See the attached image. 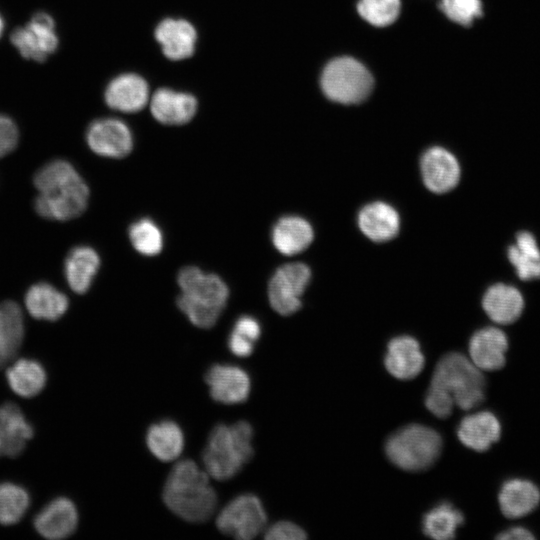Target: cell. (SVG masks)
I'll return each instance as SVG.
<instances>
[{
  "mask_svg": "<svg viewBox=\"0 0 540 540\" xmlns=\"http://www.w3.org/2000/svg\"><path fill=\"white\" fill-rule=\"evenodd\" d=\"M38 195L34 208L48 220L68 221L87 208L89 188L74 166L56 159L43 165L33 179Z\"/></svg>",
  "mask_w": 540,
  "mask_h": 540,
  "instance_id": "obj_1",
  "label": "cell"
},
{
  "mask_svg": "<svg viewBox=\"0 0 540 540\" xmlns=\"http://www.w3.org/2000/svg\"><path fill=\"white\" fill-rule=\"evenodd\" d=\"M163 501L180 518L193 523L205 522L214 513L217 495L209 475L192 460L177 462L163 488Z\"/></svg>",
  "mask_w": 540,
  "mask_h": 540,
  "instance_id": "obj_2",
  "label": "cell"
},
{
  "mask_svg": "<svg viewBox=\"0 0 540 540\" xmlns=\"http://www.w3.org/2000/svg\"><path fill=\"white\" fill-rule=\"evenodd\" d=\"M177 283L178 308L193 325L203 329L213 327L229 298L226 283L218 275L195 266L183 267L178 272Z\"/></svg>",
  "mask_w": 540,
  "mask_h": 540,
  "instance_id": "obj_3",
  "label": "cell"
},
{
  "mask_svg": "<svg viewBox=\"0 0 540 540\" xmlns=\"http://www.w3.org/2000/svg\"><path fill=\"white\" fill-rule=\"evenodd\" d=\"M252 438L253 428L247 421L216 425L202 454L207 474L220 481L233 478L254 454Z\"/></svg>",
  "mask_w": 540,
  "mask_h": 540,
  "instance_id": "obj_4",
  "label": "cell"
},
{
  "mask_svg": "<svg viewBox=\"0 0 540 540\" xmlns=\"http://www.w3.org/2000/svg\"><path fill=\"white\" fill-rule=\"evenodd\" d=\"M429 387L450 398L462 410L479 406L486 395L482 370L458 352L448 353L438 361Z\"/></svg>",
  "mask_w": 540,
  "mask_h": 540,
  "instance_id": "obj_5",
  "label": "cell"
},
{
  "mask_svg": "<svg viewBox=\"0 0 540 540\" xmlns=\"http://www.w3.org/2000/svg\"><path fill=\"white\" fill-rule=\"evenodd\" d=\"M442 439L434 429L420 425H407L386 442L385 451L389 460L406 471H423L438 459Z\"/></svg>",
  "mask_w": 540,
  "mask_h": 540,
  "instance_id": "obj_6",
  "label": "cell"
},
{
  "mask_svg": "<svg viewBox=\"0 0 540 540\" xmlns=\"http://www.w3.org/2000/svg\"><path fill=\"white\" fill-rule=\"evenodd\" d=\"M373 83L367 68L351 57L331 60L321 76L324 94L342 104H356L365 100L372 91Z\"/></svg>",
  "mask_w": 540,
  "mask_h": 540,
  "instance_id": "obj_7",
  "label": "cell"
},
{
  "mask_svg": "<svg viewBox=\"0 0 540 540\" xmlns=\"http://www.w3.org/2000/svg\"><path fill=\"white\" fill-rule=\"evenodd\" d=\"M267 521L258 497L242 494L231 500L218 514L217 528L228 536L250 540L263 531Z\"/></svg>",
  "mask_w": 540,
  "mask_h": 540,
  "instance_id": "obj_8",
  "label": "cell"
},
{
  "mask_svg": "<svg viewBox=\"0 0 540 540\" xmlns=\"http://www.w3.org/2000/svg\"><path fill=\"white\" fill-rule=\"evenodd\" d=\"M310 278V268L301 262L287 263L277 268L268 283V300L272 309L283 316L298 311Z\"/></svg>",
  "mask_w": 540,
  "mask_h": 540,
  "instance_id": "obj_9",
  "label": "cell"
},
{
  "mask_svg": "<svg viewBox=\"0 0 540 540\" xmlns=\"http://www.w3.org/2000/svg\"><path fill=\"white\" fill-rule=\"evenodd\" d=\"M10 39L22 57L37 62L45 61L59 43L55 22L46 12L34 14L28 24L12 32Z\"/></svg>",
  "mask_w": 540,
  "mask_h": 540,
  "instance_id": "obj_10",
  "label": "cell"
},
{
  "mask_svg": "<svg viewBox=\"0 0 540 540\" xmlns=\"http://www.w3.org/2000/svg\"><path fill=\"white\" fill-rule=\"evenodd\" d=\"M86 142L97 155L120 159L133 149V135L125 122L117 118H99L86 131Z\"/></svg>",
  "mask_w": 540,
  "mask_h": 540,
  "instance_id": "obj_11",
  "label": "cell"
},
{
  "mask_svg": "<svg viewBox=\"0 0 540 540\" xmlns=\"http://www.w3.org/2000/svg\"><path fill=\"white\" fill-rule=\"evenodd\" d=\"M213 400L222 404H240L250 393V378L242 368L229 364H215L205 375Z\"/></svg>",
  "mask_w": 540,
  "mask_h": 540,
  "instance_id": "obj_12",
  "label": "cell"
},
{
  "mask_svg": "<svg viewBox=\"0 0 540 540\" xmlns=\"http://www.w3.org/2000/svg\"><path fill=\"white\" fill-rule=\"evenodd\" d=\"M423 182L434 193H446L456 187L461 169L456 157L442 147L425 151L420 161Z\"/></svg>",
  "mask_w": 540,
  "mask_h": 540,
  "instance_id": "obj_13",
  "label": "cell"
},
{
  "mask_svg": "<svg viewBox=\"0 0 540 540\" xmlns=\"http://www.w3.org/2000/svg\"><path fill=\"white\" fill-rule=\"evenodd\" d=\"M508 348V337L502 329L483 327L469 340V358L482 371H496L504 367Z\"/></svg>",
  "mask_w": 540,
  "mask_h": 540,
  "instance_id": "obj_14",
  "label": "cell"
},
{
  "mask_svg": "<svg viewBox=\"0 0 540 540\" xmlns=\"http://www.w3.org/2000/svg\"><path fill=\"white\" fill-rule=\"evenodd\" d=\"M104 98L111 109L123 113H136L150 101L149 85L136 73H123L108 83Z\"/></svg>",
  "mask_w": 540,
  "mask_h": 540,
  "instance_id": "obj_15",
  "label": "cell"
},
{
  "mask_svg": "<svg viewBox=\"0 0 540 540\" xmlns=\"http://www.w3.org/2000/svg\"><path fill=\"white\" fill-rule=\"evenodd\" d=\"M154 37L167 59L180 61L194 54L198 35L191 22L165 18L157 24Z\"/></svg>",
  "mask_w": 540,
  "mask_h": 540,
  "instance_id": "obj_16",
  "label": "cell"
},
{
  "mask_svg": "<svg viewBox=\"0 0 540 540\" xmlns=\"http://www.w3.org/2000/svg\"><path fill=\"white\" fill-rule=\"evenodd\" d=\"M198 109L196 97L170 88L157 89L150 98V112L164 125H183L192 120Z\"/></svg>",
  "mask_w": 540,
  "mask_h": 540,
  "instance_id": "obj_17",
  "label": "cell"
},
{
  "mask_svg": "<svg viewBox=\"0 0 540 540\" xmlns=\"http://www.w3.org/2000/svg\"><path fill=\"white\" fill-rule=\"evenodd\" d=\"M33 524L35 530L46 539L67 538L75 532L78 525L76 506L68 498H56L35 516Z\"/></svg>",
  "mask_w": 540,
  "mask_h": 540,
  "instance_id": "obj_18",
  "label": "cell"
},
{
  "mask_svg": "<svg viewBox=\"0 0 540 540\" xmlns=\"http://www.w3.org/2000/svg\"><path fill=\"white\" fill-rule=\"evenodd\" d=\"M482 308L494 323L509 325L521 317L525 299L516 286L499 282L489 286L483 294Z\"/></svg>",
  "mask_w": 540,
  "mask_h": 540,
  "instance_id": "obj_19",
  "label": "cell"
},
{
  "mask_svg": "<svg viewBox=\"0 0 540 540\" xmlns=\"http://www.w3.org/2000/svg\"><path fill=\"white\" fill-rule=\"evenodd\" d=\"M501 513L508 519H519L532 513L540 504V489L524 478H510L498 492Z\"/></svg>",
  "mask_w": 540,
  "mask_h": 540,
  "instance_id": "obj_20",
  "label": "cell"
},
{
  "mask_svg": "<svg viewBox=\"0 0 540 540\" xmlns=\"http://www.w3.org/2000/svg\"><path fill=\"white\" fill-rule=\"evenodd\" d=\"M502 427L491 411H479L465 416L459 423L457 436L460 442L477 452H485L501 437Z\"/></svg>",
  "mask_w": 540,
  "mask_h": 540,
  "instance_id": "obj_21",
  "label": "cell"
},
{
  "mask_svg": "<svg viewBox=\"0 0 540 540\" xmlns=\"http://www.w3.org/2000/svg\"><path fill=\"white\" fill-rule=\"evenodd\" d=\"M424 355L418 341L408 335L390 340L385 355V367L397 379L410 380L424 367Z\"/></svg>",
  "mask_w": 540,
  "mask_h": 540,
  "instance_id": "obj_22",
  "label": "cell"
},
{
  "mask_svg": "<svg viewBox=\"0 0 540 540\" xmlns=\"http://www.w3.org/2000/svg\"><path fill=\"white\" fill-rule=\"evenodd\" d=\"M32 437L33 428L21 409L10 402L0 405V457L20 455Z\"/></svg>",
  "mask_w": 540,
  "mask_h": 540,
  "instance_id": "obj_23",
  "label": "cell"
},
{
  "mask_svg": "<svg viewBox=\"0 0 540 540\" xmlns=\"http://www.w3.org/2000/svg\"><path fill=\"white\" fill-rule=\"evenodd\" d=\"M357 220L362 233L374 242L391 240L400 228L398 212L388 203L381 201L365 205Z\"/></svg>",
  "mask_w": 540,
  "mask_h": 540,
  "instance_id": "obj_24",
  "label": "cell"
},
{
  "mask_svg": "<svg viewBox=\"0 0 540 540\" xmlns=\"http://www.w3.org/2000/svg\"><path fill=\"white\" fill-rule=\"evenodd\" d=\"M506 255L520 280L540 279V246L532 232L528 230L517 232L514 241L507 247Z\"/></svg>",
  "mask_w": 540,
  "mask_h": 540,
  "instance_id": "obj_25",
  "label": "cell"
},
{
  "mask_svg": "<svg viewBox=\"0 0 540 540\" xmlns=\"http://www.w3.org/2000/svg\"><path fill=\"white\" fill-rule=\"evenodd\" d=\"M25 335L21 307L12 300L0 304V369L10 363L20 350Z\"/></svg>",
  "mask_w": 540,
  "mask_h": 540,
  "instance_id": "obj_26",
  "label": "cell"
},
{
  "mask_svg": "<svg viewBox=\"0 0 540 540\" xmlns=\"http://www.w3.org/2000/svg\"><path fill=\"white\" fill-rule=\"evenodd\" d=\"M314 237L311 224L302 217L287 215L273 226L272 243L283 255L292 256L304 251Z\"/></svg>",
  "mask_w": 540,
  "mask_h": 540,
  "instance_id": "obj_27",
  "label": "cell"
},
{
  "mask_svg": "<svg viewBox=\"0 0 540 540\" xmlns=\"http://www.w3.org/2000/svg\"><path fill=\"white\" fill-rule=\"evenodd\" d=\"M100 268V257L93 248L76 246L68 253L64 262V274L71 290L86 293Z\"/></svg>",
  "mask_w": 540,
  "mask_h": 540,
  "instance_id": "obj_28",
  "label": "cell"
},
{
  "mask_svg": "<svg viewBox=\"0 0 540 540\" xmlns=\"http://www.w3.org/2000/svg\"><path fill=\"white\" fill-rule=\"evenodd\" d=\"M25 306L35 319L56 321L67 311L69 301L67 296L53 285L40 282L27 290Z\"/></svg>",
  "mask_w": 540,
  "mask_h": 540,
  "instance_id": "obj_29",
  "label": "cell"
},
{
  "mask_svg": "<svg viewBox=\"0 0 540 540\" xmlns=\"http://www.w3.org/2000/svg\"><path fill=\"white\" fill-rule=\"evenodd\" d=\"M146 443L157 459L168 462L180 456L184 448V435L177 423L163 420L149 427Z\"/></svg>",
  "mask_w": 540,
  "mask_h": 540,
  "instance_id": "obj_30",
  "label": "cell"
},
{
  "mask_svg": "<svg viewBox=\"0 0 540 540\" xmlns=\"http://www.w3.org/2000/svg\"><path fill=\"white\" fill-rule=\"evenodd\" d=\"M6 379L15 394L32 398L44 389L47 375L39 362L21 358L7 368Z\"/></svg>",
  "mask_w": 540,
  "mask_h": 540,
  "instance_id": "obj_31",
  "label": "cell"
},
{
  "mask_svg": "<svg viewBox=\"0 0 540 540\" xmlns=\"http://www.w3.org/2000/svg\"><path fill=\"white\" fill-rule=\"evenodd\" d=\"M464 522L460 510L448 502H443L432 508L423 517V533L436 540L453 539L456 530Z\"/></svg>",
  "mask_w": 540,
  "mask_h": 540,
  "instance_id": "obj_32",
  "label": "cell"
},
{
  "mask_svg": "<svg viewBox=\"0 0 540 540\" xmlns=\"http://www.w3.org/2000/svg\"><path fill=\"white\" fill-rule=\"evenodd\" d=\"M129 240L134 249L144 256H155L162 251L163 234L160 227L150 218L133 222L128 229Z\"/></svg>",
  "mask_w": 540,
  "mask_h": 540,
  "instance_id": "obj_33",
  "label": "cell"
},
{
  "mask_svg": "<svg viewBox=\"0 0 540 540\" xmlns=\"http://www.w3.org/2000/svg\"><path fill=\"white\" fill-rule=\"evenodd\" d=\"M30 504L28 492L21 486L4 482L0 484V524L18 523Z\"/></svg>",
  "mask_w": 540,
  "mask_h": 540,
  "instance_id": "obj_34",
  "label": "cell"
},
{
  "mask_svg": "<svg viewBox=\"0 0 540 540\" xmlns=\"http://www.w3.org/2000/svg\"><path fill=\"white\" fill-rule=\"evenodd\" d=\"M260 334L261 327L258 320L250 315H242L236 320L229 335L228 348L235 356H250Z\"/></svg>",
  "mask_w": 540,
  "mask_h": 540,
  "instance_id": "obj_35",
  "label": "cell"
},
{
  "mask_svg": "<svg viewBox=\"0 0 540 540\" xmlns=\"http://www.w3.org/2000/svg\"><path fill=\"white\" fill-rule=\"evenodd\" d=\"M400 0H360L359 15L370 24L384 27L393 23L400 12Z\"/></svg>",
  "mask_w": 540,
  "mask_h": 540,
  "instance_id": "obj_36",
  "label": "cell"
},
{
  "mask_svg": "<svg viewBox=\"0 0 540 540\" xmlns=\"http://www.w3.org/2000/svg\"><path fill=\"white\" fill-rule=\"evenodd\" d=\"M440 9L453 22L469 26L482 15L481 0H441Z\"/></svg>",
  "mask_w": 540,
  "mask_h": 540,
  "instance_id": "obj_37",
  "label": "cell"
},
{
  "mask_svg": "<svg viewBox=\"0 0 540 540\" xmlns=\"http://www.w3.org/2000/svg\"><path fill=\"white\" fill-rule=\"evenodd\" d=\"M19 132L15 122L0 114V158L12 152L18 143Z\"/></svg>",
  "mask_w": 540,
  "mask_h": 540,
  "instance_id": "obj_38",
  "label": "cell"
},
{
  "mask_svg": "<svg viewBox=\"0 0 540 540\" xmlns=\"http://www.w3.org/2000/svg\"><path fill=\"white\" fill-rule=\"evenodd\" d=\"M265 538L267 540H303L306 538V533L292 522L280 521L266 530Z\"/></svg>",
  "mask_w": 540,
  "mask_h": 540,
  "instance_id": "obj_39",
  "label": "cell"
},
{
  "mask_svg": "<svg viewBox=\"0 0 540 540\" xmlns=\"http://www.w3.org/2000/svg\"><path fill=\"white\" fill-rule=\"evenodd\" d=\"M496 538L499 540H533L535 535L526 527L513 526L501 531Z\"/></svg>",
  "mask_w": 540,
  "mask_h": 540,
  "instance_id": "obj_40",
  "label": "cell"
},
{
  "mask_svg": "<svg viewBox=\"0 0 540 540\" xmlns=\"http://www.w3.org/2000/svg\"><path fill=\"white\" fill-rule=\"evenodd\" d=\"M3 31H4V20L2 16L0 15V38L2 36Z\"/></svg>",
  "mask_w": 540,
  "mask_h": 540,
  "instance_id": "obj_41",
  "label": "cell"
}]
</instances>
